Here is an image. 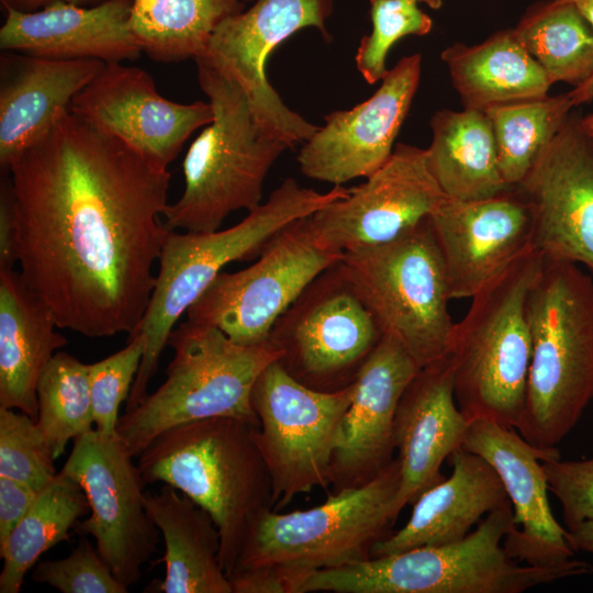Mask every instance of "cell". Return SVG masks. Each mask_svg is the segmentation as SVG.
Segmentation results:
<instances>
[{"label":"cell","instance_id":"13","mask_svg":"<svg viewBox=\"0 0 593 593\" xmlns=\"http://www.w3.org/2000/svg\"><path fill=\"white\" fill-rule=\"evenodd\" d=\"M311 215L279 231L249 267L219 273L189 306L187 321L214 326L242 345L267 343L307 284L344 257L321 239Z\"/></svg>","mask_w":593,"mask_h":593},{"label":"cell","instance_id":"38","mask_svg":"<svg viewBox=\"0 0 593 593\" xmlns=\"http://www.w3.org/2000/svg\"><path fill=\"white\" fill-rule=\"evenodd\" d=\"M144 349V336L135 334L127 337V345L124 348L89 365L94 429L102 435H116L119 410L130 395Z\"/></svg>","mask_w":593,"mask_h":593},{"label":"cell","instance_id":"41","mask_svg":"<svg viewBox=\"0 0 593 593\" xmlns=\"http://www.w3.org/2000/svg\"><path fill=\"white\" fill-rule=\"evenodd\" d=\"M38 493L24 482L0 477V544L25 516Z\"/></svg>","mask_w":593,"mask_h":593},{"label":"cell","instance_id":"2","mask_svg":"<svg viewBox=\"0 0 593 593\" xmlns=\"http://www.w3.org/2000/svg\"><path fill=\"white\" fill-rule=\"evenodd\" d=\"M348 193L349 189L343 186L318 192L288 178L266 202L249 211L234 226L206 233L169 231L160 250L158 272L146 311L128 335L142 334L145 349L125 412L135 409L148 394V383L157 372L159 358L179 317L226 265L257 258L284 226Z\"/></svg>","mask_w":593,"mask_h":593},{"label":"cell","instance_id":"32","mask_svg":"<svg viewBox=\"0 0 593 593\" xmlns=\"http://www.w3.org/2000/svg\"><path fill=\"white\" fill-rule=\"evenodd\" d=\"M88 512L89 503L80 484L59 471L0 544V557L3 559L0 593L20 592L26 572L41 555L61 541H69V529L75 528Z\"/></svg>","mask_w":593,"mask_h":593},{"label":"cell","instance_id":"43","mask_svg":"<svg viewBox=\"0 0 593 593\" xmlns=\"http://www.w3.org/2000/svg\"><path fill=\"white\" fill-rule=\"evenodd\" d=\"M16 261L15 228L9 177L0 190V269H13Z\"/></svg>","mask_w":593,"mask_h":593},{"label":"cell","instance_id":"39","mask_svg":"<svg viewBox=\"0 0 593 593\" xmlns=\"http://www.w3.org/2000/svg\"><path fill=\"white\" fill-rule=\"evenodd\" d=\"M31 579L63 593L128 592L85 537L68 557L38 562Z\"/></svg>","mask_w":593,"mask_h":593},{"label":"cell","instance_id":"11","mask_svg":"<svg viewBox=\"0 0 593 593\" xmlns=\"http://www.w3.org/2000/svg\"><path fill=\"white\" fill-rule=\"evenodd\" d=\"M382 337L339 260L307 284L275 323L268 340L294 380L336 392L356 381Z\"/></svg>","mask_w":593,"mask_h":593},{"label":"cell","instance_id":"40","mask_svg":"<svg viewBox=\"0 0 593 593\" xmlns=\"http://www.w3.org/2000/svg\"><path fill=\"white\" fill-rule=\"evenodd\" d=\"M550 490L559 500L567 530L593 521V454L581 461H562L561 457L542 461Z\"/></svg>","mask_w":593,"mask_h":593},{"label":"cell","instance_id":"30","mask_svg":"<svg viewBox=\"0 0 593 593\" xmlns=\"http://www.w3.org/2000/svg\"><path fill=\"white\" fill-rule=\"evenodd\" d=\"M430 127L427 161L448 199L484 200L512 188L501 175L493 126L485 112L439 110Z\"/></svg>","mask_w":593,"mask_h":593},{"label":"cell","instance_id":"37","mask_svg":"<svg viewBox=\"0 0 593 593\" xmlns=\"http://www.w3.org/2000/svg\"><path fill=\"white\" fill-rule=\"evenodd\" d=\"M372 31L361 38L355 61L369 85L388 72L387 56L391 47L406 35H425L433 26L432 19L416 0H369Z\"/></svg>","mask_w":593,"mask_h":593},{"label":"cell","instance_id":"5","mask_svg":"<svg viewBox=\"0 0 593 593\" xmlns=\"http://www.w3.org/2000/svg\"><path fill=\"white\" fill-rule=\"evenodd\" d=\"M256 427L233 417L193 421L160 433L138 456L146 484H169L211 515L226 575L249 523L272 508V483L255 441Z\"/></svg>","mask_w":593,"mask_h":593},{"label":"cell","instance_id":"25","mask_svg":"<svg viewBox=\"0 0 593 593\" xmlns=\"http://www.w3.org/2000/svg\"><path fill=\"white\" fill-rule=\"evenodd\" d=\"M98 59H55L4 51L0 58V165H11L69 111L104 67Z\"/></svg>","mask_w":593,"mask_h":593},{"label":"cell","instance_id":"10","mask_svg":"<svg viewBox=\"0 0 593 593\" xmlns=\"http://www.w3.org/2000/svg\"><path fill=\"white\" fill-rule=\"evenodd\" d=\"M342 262L382 334L419 368L447 356L455 323L429 217L389 243L345 254Z\"/></svg>","mask_w":593,"mask_h":593},{"label":"cell","instance_id":"31","mask_svg":"<svg viewBox=\"0 0 593 593\" xmlns=\"http://www.w3.org/2000/svg\"><path fill=\"white\" fill-rule=\"evenodd\" d=\"M246 0H132L130 27L154 60L195 59L215 29L244 9Z\"/></svg>","mask_w":593,"mask_h":593},{"label":"cell","instance_id":"47","mask_svg":"<svg viewBox=\"0 0 593 593\" xmlns=\"http://www.w3.org/2000/svg\"><path fill=\"white\" fill-rule=\"evenodd\" d=\"M572 3L593 26V0H558Z\"/></svg>","mask_w":593,"mask_h":593},{"label":"cell","instance_id":"7","mask_svg":"<svg viewBox=\"0 0 593 593\" xmlns=\"http://www.w3.org/2000/svg\"><path fill=\"white\" fill-rule=\"evenodd\" d=\"M197 68L213 120L184 156V190L167 205L164 224L169 231L206 233L217 231L230 213L261 204L265 179L289 146L257 122L234 80L202 63Z\"/></svg>","mask_w":593,"mask_h":593},{"label":"cell","instance_id":"14","mask_svg":"<svg viewBox=\"0 0 593 593\" xmlns=\"http://www.w3.org/2000/svg\"><path fill=\"white\" fill-rule=\"evenodd\" d=\"M63 472L82 488L91 515L75 526L91 535L113 575L126 588L137 583L142 567L157 552L159 533L145 506L146 484L116 435L92 429L74 439Z\"/></svg>","mask_w":593,"mask_h":593},{"label":"cell","instance_id":"27","mask_svg":"<svg viewBox=\"0 0 593 593\" xmlns=\"http://www.w3.org/2000/svg\"><path fill=\"white\" fill-rule=\"evenodd\" d=\"M51 311L20 272L0 269V407L37 421L36 385L47 362L67 345Z\"/></svg>","mask_w":593,"mask_h":593},{"label":"cell","instance_id":"45","mask_svg":"<svg viewBox=\"0 0 593 593\" xmlns=\"http://www.w3.org/2000/svg\"><path fill=\"white\" fill-rule=\"evenodd\" d=\"M56 1L90 7L107 0H1V3L3 7H10L22 12H32Z\"/></svg>","mask_w":593,"mask_h":593},{"label":"cell","instance_id":"16","mask_svg":"<svg viewBox=\"0 0 593 593\" xmlns=\"http://www.w3.org/2000/svg\"><path fill=\"white\" fill-rule=\"evenodd\" d=\"M447 199L426 149L398 144L388 160L349 193L311 215L332 249L353 253L389 243L414 228Z\"/></svg>","mask_w":593,"mask_h":593},{"label":"cell","instance_id":"49","mask_svg":"<svg viewBox=\"0 0 593 593\" xmlns=\"http://www.w3.org/2000/svg\"><path fill=\"white\" fill-rule=\"evenodd\" d=\"M417 2H423L425 4H427L429 8L432 9H439L443 4V1L441 0H416Z\"/></svg>","mask_w":593,"mask_h":593},{"label":"cell","instance_id":"18","mask_svg":"<svg viewBox=\"0 0 593 593\" xmlns=\"http://www.w3.org/2000/svg\"><path fill=\"white\" fill-rule=\"evenodd\" d=\"M570 113L517 186L533 212V248L544 261L593 272V137Z\"/></svg>","mask_w":593,"mask_h":593},{"label":"cell","instance_id":"29","mask_svg":"<svg viewBox=\"0 0 593 593\" xmlns=\"http://www.w3.org/2000/svg\"><path fill=\"white\" fill-rule=\"evenodd\" d=\"M463 109L494 107L544 98L551 83L514 29L497 31L483 43H455L440 55Z\"/></svg>","mask_w":593,"mask_h":593},{"label":"cell","instance_id":"12","mask_svg":"<svg viewBox=\"0 0 593 593\" xmlns=\"http://www.w3.org/2000/svg\"><path fill=\"white\" fill-rule=\"evenodd\" d=\"M354 383L321 392L294 380L277 361L258 377L251 406L259 419L255 441L272 483V510L329 486L331 462Z\"/></svg>","mask_w":593,"mask_h":593},{"label":"cell","instance_id":"4","mask_svg":"<svg viewBox=\"0 0 593 593\" xmlns=\"http://www.w3.org/2000/svg\"><path fill=\"white\" fill-rule=\"evenodd\" d=\"M513 526L506 500L459 541L320 570L303 580L299 593H521L593 572L590 563L577 559L544 567L512 559L503 539Z\"/></svg>","mask_w":593,"mask_h":593},{"label":"cell","instance_id":"50","mask_svg":"<svg viewBox=\"0 0 593 593\" xmlns=\"http://www.w3.org/2000/svg\"><path fill=\"white\" fill-rule=\"evenodd\" d=\"M246 1H249V0H246Z\"/></svg>","mask_w":593,"mask_h":593},{"label":"cell","instance_id":"42","mask_svg":"<svg viewBox=\"0 0 593 593\" xmlns=\"http://www.w3.org/2000/svg\"><path fill=\"white\" fill-rule=\"evenodd\" d=\"M227 579L232 593H289L284 579L269 567L236 569Z\"/></svg>","mask_w":593,"mask_h":593},{"label":"cell","instance_id":"19","mask_svg":"<svg viewBox=\"0 0 593 593\" xmlns=\"http://www.w3.org/2000/svg\"><path fill=\"white\" fill-rule=\"evenodd\" d=\"M421 54L402 57L380 87L349 110L324 118L325 124L303 142L298 155L301 172L334 186L367 178L391 156L394 141L419 85Z\"/></svg>","mask_w":593,"mask_h":593},{"label":"cell","instance_id":"26","mask_svg":"<svg viewBox=\"0 0 593 593\" xmlns=\"http://www.w3.org/2000/svg\"><path fill=\"white\" fill-rule=\"evenodd\" d=\"M449 458L450 477L416 499L406 524L377 544L372 558L459 541L508 500L499 474L483 458L463 448Z\"/></svg>","mask_w":593,"mask_h":593},{"label":"cell","instance_id":"24","mask_svg":"<svg viewBox=\"0 0 593 593\" xmlns=\"http://www.w3.org/2000/svg\"><path fill=\"white\" fill-rule=\"evenodd\" d=\"M3 8L2 51L104 63L134 60L143 52L130 27L132 0L90 7L56 1L32 12Z\"/></svg>","mask_w":593,"mask_h":593},{"label":"cell","instance_id":"1","mask_svg":"<svg viewBox=\"0 0 593 593\" xmlns=\"http://www.w3.org/2000/svg\"><path fill=\"white\" fill-rule=\"evenodd\" d=\"M8 172L27 289L59 329L131 335L169 232L168 169L67 111Z\"/></svg>","mask_w":593,"mask_h":593},{"label":"cell","instance_id":"46","mask_svg":"<svg viewBox=\"0 0 593 593\" xmlns=\"http://www.w3.org/2000/svg\"><path fill=\"white\" fill-rule=\"evenodd\" d=\"M568 96L574 107L593 100V75L569 91Z\"/></svg>","mask_w":593,"mask_h":593},{"label":"cell","instance_id":"3","mask_svg":"<svg viewBox=\"0 0 593 593\" xmlns=\"http://www.w3.org/2000/svg\"><path fill=\"white\" fill-rule=\"evenodd\" d=\"M532 358L516 427L551 449L593 399V278L569 261H544L527 298Z\"/></svg>","mask_w":593,"mask_h":593},{"label":"cell","instance_id":"23","mask_svg":"<svg viewBox=\"0 0 593 593\" xmlns=\"http://www.w3.org/2000/svg\"><path fill=\"white\" fill-rule=\"evenodd\" d=\"M449 357L422 367L403 392L395 414L394 440L400 488L394 513L445 478L440 467L462 448L470 421L456 404Z\"/></svg>","mask_w":593,"mask_h":593},{"label":"cell","instance_id":"8","mask_svg":"<svg viewBox=\"0 0 593 593\" xmlns=\"http://www.w3.org/2000/svg\"><path fill=\"white\" fill-rule=\"evenodd\" d=\"M398 458L368 483L328 493L304 511L267 508L249 523L233 570L269 567L299 593L310 574L367 561L396 521ZM232 570V571H233Z\"/></svg>","mask_w":593,"mask_h":593},{"label":"cell","instance_id":"28","mask_svg":"<svg viewBox=\"0 0 593 593\" xmlns=\"http://www.w3.org/2000/svg\"><path fill=\"white\" fill-rule=\"evenodd\" d=\"M145 506L163 535L166 574L144 592L232 593L220 559L221 539L211 515L169 484L145 493Z\"/></svg>","mask_w":593,"mask_h":593},{"label":"cell","instance_id":"21","mask_svg":"<svg viewBox=\"0 0 593 593\" xmlns=\"http://www.w3.org/2000/svg\"><path fill=\"white\" fill-rule=\"evenodd\" d=\"M515 428L472 419L462 448L488 461L499 474L513 508L514 526L503 539L506 553L530 566L570 562L574 549L551 513L542 461L560 458L557 448H537Z\"/></svg>","mask_w":593,"mask_h":593},{"label":"cell","instance_id":"6","mask_svg":"<svg viewBox=\"0 0 593 593\" xmlns=\"http://www.w3.org/2000/svg\"><path fill=\"white\" fill-rule=\"evenodd\" d=\"M542 264L533 247L525 251L471 298L454 324L447 356L456 402L470 422L518 426L532 358L527 298Z\"/></svg>","mask_w":593,"mask_h":593},{"label":"cell","instance_id":"33","mask_svg":"<svg viewBox=\"0 0 593 593\" xmlns=\"http://www.w3.org/2000/svg\"><path fill=\"white\" fill-rule=\"evenodd\" d=\"M514 32L551 85L562 81L577 87L593 75V26L572 3L536 2Z\"/></svg>","mask_w":593,"mask_h":593},{"label":"cell","instance_id":"35","mask_svg":"<svg viewBox=\"0 0 593 593\" xmlns=\"http://www.w3.org/2000/svg\"><path fill=\"white\" fill-rule=\"evenodd\" d=\"M37 424L59 458L69 440L92 430L93 414L89 365L57 351L42 371L37 385Z\"/></svg>","mask_w":593,"mask_h":593},{"label":"cell","instance_id":"17","mask_svg":"<svg viewBox=\"0 0 593 593\" xmlns=\"http://www.w3.org/2000/svg\"><path fill=\"white\" fill-rule=\"evenodd\" d=\"M69 111L164 169L187 139L213 120L210 101L169 100L147 71L122 63H107L76 94Z\"/></svg>","mask_w":593,"mask_h":593},{"label":"cell","instance_id":"34","mask_svg":"<svg viewBox=\"0 0 593 593\" xmlns=\"http://www.w3.org/2000/svg\"><path fill=\"white\" fill-rule=\"evenodd\" d=\"M574 108L568 93L494 107L485 113L496 141L501 175L517 187Z\"/></svg>","mask_w":593,"mask_h":593},{"label":"cell","instance_id":"9","mask_svg":"<svg viewBox=\"0 0 593 593\" xmlns=\"http://www.w3.org/2000/svg\"><path fill=\"white\" fill-rule=\"evenodd\" d=\"M168 345L174 358L166 380L116 425V436L133 458L160 433L184 423L233 417L259 426L251 391L260 373L280 358L269 340L242 345L214 326L184 321L171 331Z\"/></svg>","mask_w":593,"mask_h":593},{"label":"cell","instance_id":"15","mask_svg":"<svg viewBox=\"0 0 593 593\" xmlns=\"http://www.w3.org/2000/svg\"><path fill=\"white\" fill-rule=\"evenodd\" d=\"M332 0H256L226 18L212 34L202 63L234 80L246 93L257 122L289 147L310 138L318 126L290 110L270 85L266 65L292 34L314 26L329 38L325 21Z\"/></svg>","mask_w":593,"mask_h":593},{"label":"cell","instance_id":"48","mask_svg":"<svg viewBox=\"0 0 593 593\" xmlns=\"http://www.w3.org/2000/svg\"><path fill=\"white\" fill-rule=\"evenodd\" d=\"M580 122L583 131L593 137V114L581 116Z\"/></svg>","mask_w":593,"mask_h":593},{"label":"cell","instance_id":"36","mask_svg":"<svg viewBox=\"0 0 593 593\" xmlns=\"http://www.w3.org/2000/svg\"><path fill=\"white\" fill-rule=\"evenodd\" d=\"M51 447L37 421L0 407V477L24 482L37 492L57 475Z\"/></svg>","mask_w":593,"mask_h":593},{"label":"cell","instance_id":"44","mask_svg":"<svg viewBox=\"0 0 593 593\" xmlns=\"http://www.w3.org/2000/svg\"><path fill=\"white\" fill-rule=\"evenodd\" d=\"M567 532V539L574 551L583 550L593 553V521H585Z\"/></svg>","mask_w":593,"mask_h":593},{"label":"cell","instance_id":"22","mask_svg":"<svg viewBox=\"0 0 593 593\" xmlns=\"http://www.w3.org/2000/svg\"><path fill=\"white\" fill-rule=\"evenodd\" d=\"M419 369L401 344L383 335L354 382L331 462L332 493L368 483L393 461L399 402Z\"/></svg>","mask_w":593,"mask_h":593},{"label":"cell","instance_id":"20","mask_svg":"<svg viewBox=\"0 0 593 593\" xmlns=\"http://www.w3.org/2000/svg\"><path fill=\"white\" fill-rule=\"evenodd\" d=\"M429 221L450 299H471L533 247V212L517 187L478 201L447 198Z\"/></svg>","mask_w":593,"mask_h":593}]
</instances>
